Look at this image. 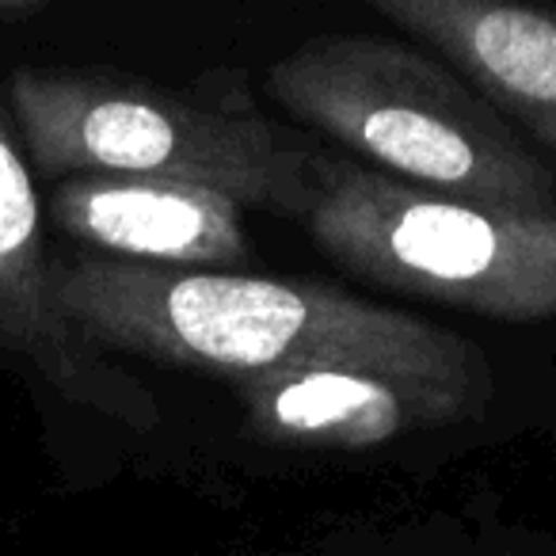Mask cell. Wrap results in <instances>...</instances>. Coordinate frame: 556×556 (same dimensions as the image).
Instances as JSON below:
<instances>
[{
    "instance_id": "1",
    "label": "cell",
    "mask_w": 556,
    "mask_h": 556,
    "mask_svg": "<svg viewBox=\"0 0 556 556\" xmlns=\"http://www.w3.org/2000/svg\"><path fill=\"white\" fill-rule=\"evenodd\" d=\"M50 294L92 348L134 351L229 381L302 363L488 370L462 336L317 282L80 255L50 263Z\"/></svg>"
},
{
    "instance_id": "2",
    "label": "cell",
    "mask_w": 556,
    "mask_h": 556,
    "mask_svg": "<svg viewBox=\"0 0 556 556\" xmlns=\"http://www.w3.org/2000/svg\"><path fill=\"white\" fill-rule=\"evenodd\" d=\"M9 103L39 176H141L217 191L244 210L309 217L313 149L270 123L252 96L206 80L194 88L20 70Z\"/></svg>"
},
{
    "instance_id": "3",
    "label": "cell",
    "mask_w": 556,
    "mask_h": 556,
    "mask_svg": "<svg viewBox=\"0 0 556 556\" xmlns=\"http://www.w3.org/2000/svg\"><path fill=\"white\" fill-rule=\"evenodd\" d=\"M267 92L408 187L526 214L556 210V176L500 111L408 47L366 35L313 39L270 65Z\"/></svg>"
},
{
    "instance_id": "4",
    "label": "cell",
    "mask_w": 556,
    "mask_h": 556,
    "mask_svg": "<svg viewBox=\"0 0 556 556\" xmlns=\"http://www.w3.org/2000/svg\"><path fill=\"white\" fill-rule=\"evenodd\" d=\"M313 184L305 225L340 267L495 320L556 313V210L477 206L328 153L313 161Z\"/></svg>"
},
{
    "instance_id": "5",
    "label": "cell",
    "mask_w": 556,
    "mask_h": 556,
    "mask_svg": "<svg viewBox=\"0 0 556 556\" xmlns=\"http://www.w3.org/2000/svg\"><path fill=\"white\" fill-rule=\"evenodd\" d=\"M248 431L290 450H370L472 419L488 370H419L393 363H302L232 381Z\"/></svg>"
},
{
    "instance_id": "6",
    "label": "cell",
    "mask_w": 556,
    "mask_h": 556,
    "mask_svg": "<svg viewBox=\"0 0 556 556\" xmlns=\"http://www.w3.org/2000/svg\"><path fill=\"white\" fill-rule=\"evenodd\" d=\"M50 263L39 229L35 179L0 115V351L35 370V378L111 416L118 424L153 427L156 401L141 381L103 363L100 348L65 320L50 294Z\"/></svg>"
},
{
    "instance_id": "7",
    "label": "cell",
    "mask_w": 556,
    "mask_h": 556,
    "mask_svg": "<svg viewBox=\"0 0 556 556\" xmlns=\"http://www.w3.org/2000/svg\"><path fill=\"white\" fill-rule=\"evenodd\" d=\"M244 206L206 187L141 176H73L50 194L70 240L146 267H225L248 255Z\"/></svg>"
},
{
    "instance_id": "8",
    "label": "cell",
    "mask_w": 556,
    "mask_h": 556,
    "mask_svg": "<svg viewBox=\"0 0 556 556\" xmlns=\"http://www.w3.org/2000/svg\"><path fill=\"white\" fill-rule=\"evenodd\" d=\"M374 12L454 62L556 156V12L492 0H374Z\"/></svg>"
},
{
    "instance_id": "9",
    "label": "cell",
    "mask_w": 556,
    "mask_h": 556,
    "mask_svg": "<svg viewBox=\"0 0 556 556\" xmlns=\"http://www.w3.org/2000/svg\"><path fill=\"white\" fill-rule=\"evenodd\" d=\"M50 4L47 0H0V24L12 27V24H27V20L42 16Z\"/></svg>"
}]
</instances>
